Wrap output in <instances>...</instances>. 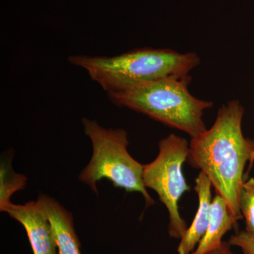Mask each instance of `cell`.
Listing matches in <instances>:
<instances>
[{
    "label": "cell",
    "instance_id": "6da1fadb",
    "mask_svg": "<svg viewBox=\"0 0 254 254\" xmlns=\"http://www.w3.org/2000/svg\"><path fill=\"white\" fill-rule=\"evenodd\" d=\"M244 115L245 108L238 100L222 105L213 126L190 139L187 158L190 165L208 177L238 221L243 219L239 200L244 172L254 160V140L242 131Z\"/></svg>",
    "mask_w": 254,
    "mask_h": 254
},
{
    "label": "cell",
    "instance_id": "7a4b0ae2",
    "mask_svg": "<svg viewBox=\"0 0 254 254\" xmlns=\"http://www.w3.org/2000/svg\"><path fill=\"white\" fill-rule=\"evenodd\" d=\"M68 62L86 70L108 95L166 78H186L200 63L195 53L143 48L116 56L73 55Z\"/></svg>",
    "mask_w": 254,
    "mask_h": 254
},
{
    "label": "cell",
    "instance_id": "3957f363",
    "mask_svg": "<svg viewBox=\"0 0 254 254\" xmlns=\"http://www.w3.org/2000/svg\"><path fill=\"white\" fill-rule=\"evenodd\" d=\"M190 81V76L166 78L108 96L118 106L143 114L195 138L206 131L203 115L213 103L190 94L188 90Z\"/></svg>",
    "mask_w": 254,
    "mask_h": 254
},
{
    "label": "cell",
    "instance_id": "277c9868",
    "mask_svg": "<svg viewBox=\"0 0 254 254\" xmlns=\"http://www.w3.org/2000/svg\"><path fill=\"white\" fill-rule=\"evenodd\" d=\"M85 133L91 139L93 155L80 173V181L98 194L96 182L108 179L114 187L144 197L146 207L155 204L143 184V165L132 158L128 150V133L123 128H107L95 120H82Z\"/></svg>",
    "mask_w": 254,
    "mask_h": 254
},
{
    "label": "cell",
    "instance_id": "5b68a950",
    "mask_svg": "<svg viewBox=\"0 0 254 254\" xmlns=\"http://www.w3.org/2000/svg\"><path fill=\"white\" fill-rule=\"evenodd\" d=\"M158 147L156 158L143 165V184L156 192L168 210L169 235L180 240L188 229L180 215L179 203L184 193L190 190L182 172L188 158L190 143L186 138L170 133L160 140Z\"/></svg>",
    "mask_w": 254,
    "mask_h": 254
},
{
    "label": "cell",
    "instance_id": "8992f818",
    "mask_svg": "<svg viewBox=\"0 0 254 254\" xmlns=\"http://www.w3.org/2000/svg\"><path fill=\"white\" fill-rule=\"evenodd\" d=\"M19 222L26 230L33 254H58L51 224L38 202L10 203L4 211Z\"/></svg>",
    "mask_w": 254,
    "mask_h": 254
},
{
    "label": "cell",
    "instance_id": "52a82bcc",
    "mask_svg": "<svg viewBox=\"0 0 254 254\" xmlns=\"http://www.w3.org/2000/svg\"><path fill=\"white\" fill-rule=\"evenodd\" d=\"M37 202L51 224L58 254H81L71 214L48 195L41 194Z\"/></svg>",
    "mask_w": 254,
    "mask_h": 254
},
{
    "label": "cell",
    "instance_id": "ba28073f",
    "mask_svg": "<svg viewBox=\"0 0 254 254\" xmlns=\"http://www.w3.org/2000/svg\"><path fill=\"white\" fill-rule=\"evenodd\" d=\"M211 182L200 171L195 180L194 190L198 195V206L193 222L180 240L178 254H192L208 229L212 200Z\"/></svg>",
    "mask_w": 254,
    "mask_h": 254
},
{
    "label": "cell",
    "instance_id": "9c48e42d",
    "mask_svg": "<svg viewBox=\"0 0 254 254\" xmlns=\"http://www.w3.org/2000/svg\"><path fill=\"white\" fill-rule=\"evenodd\" d=\"M237 222L227 202L216 193L212 200L207 231L192 254H208L217 250L223 243V237Z\"/></svg>",
    "mask_w": 254,
    "mask_h": 254
},
{
    "label": "cell",
    "instance_id": "30bf717a",
    "mask_svg": "<svg viewBox=\"0 0 254 254\" xmlns=\"http://www.w3.org/2000/svg\"><path fill=\"white\" fill-rule=\"evenodd\" d=\"M26 177L15 173L11 168V161H2L0 170V210L5 208L11 203V195L18 190H23L26 185Z\"/></svg>",
    "mask_w": 254,
    "mask_h": 254
},
{
    "label": "cell",
    "instance_id": "8fae6325",
    "mask_svg": "<svg viewBox=\"0 0 254 254\" xmlns=\"http://www.w3.org/2000/svg\"><path fill=\"white\" fill-rule=\"evenodd\" d=\"M239 203L245 220V231L254 236V177H251L242 185Z\"/></svg>",
    "mask_w": 254,
    "mask_h": 254
},
{
    "label": "cell",
    "instance_id": "7c38bea8",
    "mask_svg": "<svg viewBox=\"0 0 254 254\" xmlns=\"http://www.w3.org/2000/svg\"><path fill=\"white\" fill-rule=\"evenodd\" d=\"M232 247L240 248L243 254H254V236L242 230L230 237L228 241Z\"/></svg>",
    "mask_w": 254,
    "mask_h": 254
},
{
    "label": "cell",
    "instance_id": "4fadbf2b",
    "mask_svg": "<svg viewBox=\"0 0 254 254\" xmlns=\"http://www.w3.org/2000/svg\"><path fill=\"white\" fill-rule=\"evenodd\" d=\"M231 247L232 246L229 244L228 242H223L222 245L219 248L208 254H234Z\"/></svg>",
    "mask_w": 254,
    "mask_h": 254
}]
</instances>
